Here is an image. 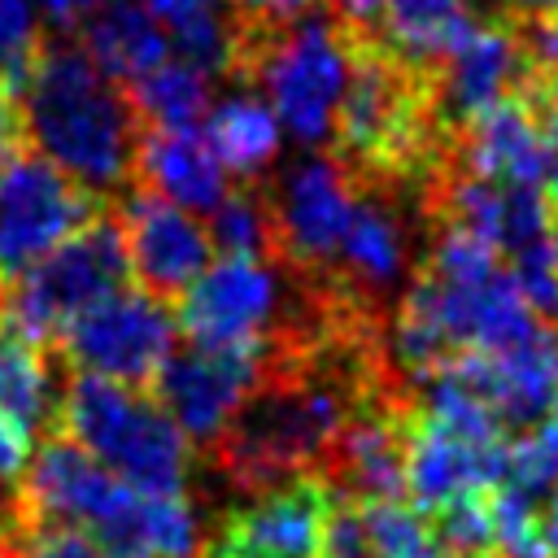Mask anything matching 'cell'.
I'll return each mask as SVG.
<instances>
[{"instance_id":"1","label":"cell","mask_w":558,"mask_h":558,"mask_svg":"<svg viewBox=\"0 0 558 558\" xmlns=\"http://www.w3.org/2000/svg\"><path fill=\"white\" fill-rule=\"evenodd\" d=\"M536 331L541 323L510 266L475 235L445 227L423 279L392 318L388 353L405 375L432 379L462 357L514 349Z\"/></svg>"},{"instance_id":"2","label":"cell","mask_w":558,"mask_h":558,"mask_svg":"<svg viewBox=\"0 0 558 558\" xmlns=\"http://www.w3.org/2000/svg\"><path fill=\"white\" fill-rule=\"evenodd\" d=\"M26 144L70 174L83 192H113L131 179L140 153V118L131 96L100 74L83 44H44L17 87Z\"/></svg>"},{"instance_id":"3","label":"cell","mask_w":558,"mask_h":558,"mask_svg":"<svg viewBox=\"0 0 558 558\" xmlns=\"http://www.w3.org/2000/svg\"><path fill=\"white\" fill-rule=\"evenodd\" d=\"M357 410V388L336 366L283 362L266 371L262 388L214 445L218 475L240 493L314 475L318 462H331Z\"/></svg>"},{"instance_id":"4","label":"cell","mask_w":558,"mask_h":558,"mask_svg":"<svg viewBox=\"0 0 558 558\" xmlns=\"http://www.w3.org/2000/svg\"><path fill=\"white\" fill-rule=\"evenodd\" d=\"M506 432L475 401V392L440 371L427 379L423 410L405 418V493L423 514H449L488 501L501 484Z\"/></svg>"},{"instance_id":"5","label":"cell","mask_w":558,"mask_h":558,"mask_svg":"<svg viewBox=\"0 0 558 558\" xmlns=\"http://www.w3.org/2000/svg\"><path fill=\"white\" fill-rule=\"evenodd\" d=\"M61 436L96 458L135 493H183L192 475V445L157 397L74 375L61 392Z\"/></svg>"},{"instance_id":"6","label":"cell","mask_w":558,"mask_h":558,"mask_svg":"<svg viewBox=\"0 0 558 558\" xmlns=\"http://www.w3.org/2000/svg\"><path fill=\"white\" fill-rule=\"evenodd\" d=\"M353 65L357 52L331 17H301L279 26V35H270L257 52V83L283 135L305 148H323L340 126Z\"/></svg>"},{"instance_id":"7","label":"cell","mask_w":558,"mask_h":558,"mask_svg":"<svg viewBox=\"0 0 558 558\" xmlns=\"http://www.w3.org/2000/svg\"><path fill=\"white\" fill-rule=\"evenodd\" d=\"M126 279H131V262L118 218L96 214L61 248H52L44 262H35L13 279L4 296L9 327L39 344L61 340L74 318H83L92 305L126 288Z\"/></svg>"},{"instance_id":"8","label":"cell","mask_w":558,"mask_h":558,"mask_svg":"<svg viewBox=\"0 0 558 558\" xmlns=\"http://www.w3.org/2000/svg\"><path fill=\"white\" fill-rule=\"evenodd\" d=\"M174 336H179L174 310L161 296L126 283L65 327L61 353L74 366V375L144 388L174 353Z\"/></svg>"},{"instance_id":"9","label":"cell","mask_w":558,"mask_h":558,"mask_svg":"<svg viewBox=\"0 0 558 558\" xmlns=\"http://www.w3.org/2000/svg\"><path fill=\"white\" fill-rule=\"evenodd\" d=\"M96 218L92 192L31 144L0 148V275H22Z\"/></svg>"},{"instance_id":"10","label":"cell","mask_w":558,"mask_h":558,"mask_svg":"<svg viewBox=\"0 0 558 558\" xmlns=\"http://www.w3.org/2000/svg\"><path fill=\"white\" fill-rule=\"evenodd\" d=\"M288 283L270 257H214L179 296V327L196 344L266 349L283 323Z\"/></svg>"},{"instance_id":"11","label":"cell","mask_w":558,"mask_h":558,"mask_svg":"<svg viewBox=\"0 0 558 558\" xmlns=\"http://www.w3.org/2000/svg\"><path fill=\"white\" fill-rule=\"evenodd\" d=\"M266 349H218V344H174L153 388L174 427L201 445H218L235 423L244 401L266 379Z\"/></svg>"},{"instance_id":"12","label":"cell","mask_w":558,"mask_h":558,"mask_svg":"<svg viewBox=\"0 0 558 558\" xmlns=\"http://www.w3.org/2000/svg\"><path fill=\"white\" fill-rule=\"evenodd\" d=\"M331 510L336 497L327 475H301L248 493L244 506L222 514L209 536V558H323Z\"/></svg>"},{"instance_id":"13","label":"cell","mask_w":558,"mask_h":558,"mask_svg":"<svg viewBox=\"0 0 558 558\" xmlns=\"http://www.w3.org/2000/svg\"><path fill=\"white\" fill-rule=\"evenodd\" d=\"M118 231L126 244L131 275L153 296H183L214 262V240L205 218L153 196L148 187L122 201Z\"/></svg>"},{"instance_id":"14","label":"cell","mask_w":558,"mask_h":558,"mask_svg":"<svg viewBox=\"0 0 558 558\" xmlns=\"http://www.w3.org/2000/svg\"><path fill=\"white\" fill-rule=\"evenodd\" d=\"M357 209V192L344 174L340 161L310 153L292 161L270 201V222H275V244L305 266H327L336 262V248L344 240V227Z\"/></svg>"},{"instance_id":"15","label":"cell","mask_w":558,"mask_h":558,"mask_svg":"<svg viewBox=\"0 0 558 558\" xmlns=\"http://www.w3.org/2000/svg\"><path fill=\"white\" fill-rule=\"evenodd\" d=\"M453 371L475 401L497 418V427H532L558 410V331L541 327L514 349L484 353V357H462Z\"/></svg>"},{"instance_id":"16","label":"cell","mask_w":558,"mask_h":558,"mask_svg":"<svg viewBox=\"0 0 558 558\" xmlns=\"http://www.w3.org/2000/svg\"><path fill=\"white\" fill-rule=\"evenodd\" d=\"M340 144L353 157L384 161L397 157L414 135V100L401 70L388 57H357L344 105H340Z\"/></svg>"},{"instance_id":"17","label":"cell","mask_w":558,"mask_h":558,"mask_svg":"<svg viewBox=\"0 0 558 558\" xmlns=\"http://www.w3.org/2000/svg\"><path fill=\"white\" fill-rule=\"evenodd\" d=\"M462 161L471 179L501 183V187H527V192H541L554 166L532 109L519 105L514 96L466 122Z\"/></svg>"},{"instance_id":"18","label":"cell","mask_w":558,"mask_h":558,"mask_svg":"<svg viewBox=\"0 0 558 558\" xmlns=\"http://www.w3.org/2000/svg\"><path fill=\"white\" fill-rule=\"evenodd\" d=\"M135 170L144 174L153 196H161L196 218H209L231 196V179H227L222 161L214 157L201 126L196 131H144Z\"/></svg>"},{"instance_id":"19","label":"cell","mask_w":558,"mask_h":558,"mask_svg":"<svg viewBox=\"0 0 558 558\" xmlns=\"http://www.w3.org/2000/svg\"><path fill=\"white\" fill-rule=\"evenodd\" d=\"M449 214H453L449 227L475 235L501 262L519 257L527 244H536L541 235H549L558 227L554 222V209H549V201L541 192L501 187V183H484V179H471V174H462L453 183Z\"/></svg>"},{"instance_id":"20","label":"cell","mask_w":558,"mask_h":558,"mask_svg":"<svg viewBox=\"0 0 558 558\" xmlns=\"http://www.w3.org/2000/svg\"><path fill=\"white\" fill-rule=\"evenodd\" d=\"M523 48L506 26L475 22L466 39L445 57V78H440V109L449 118H480L484 109L510 100L514 78L523 74Z\"/></svg>"},{"instance_id":"21","label":"cell","mask_w":558,"mask_h":558,"mask_svg":"<svg viewBox=\"0 0 558 558\" xmlns=\"http://www.w3.org/2000/svg\"><path fill=\"white\" fill-rule=\"evenodd\" d=\"M83 52L100 65V74L109 83H118L126 92L174 57L170 39L161 35V26L144 0H105L83 22Z\"/></svg>"},{"instance_id":"22","label":"cell","mask_w":558,"mask_h":558,"mask_svg":"<svg viewBox=\"0 0 558 558\" xmlns=\"http://www.w3.org/2000/svg\"><path fill=\"white\" fill-rule=\"evenodd\" d=\"M331 471L357 501H397L405 493V418L362 405L331 453Z\"/></svg>"},{"instance_id":"23","label":"cell","mask_w":558,"mask_h":558,"mask_svg":"<svg viewBox=\"0 0 558 558\" xmlns=\"http://www.w3.org/2000/svg\"><path fill=\"white\" fill-rule=\"evenodd\" d=\"M205 140L214 148V157L222 161L227 179H262L283 144V126L275 118V109L262 100V92H227L222 100H214L209 118H205Z\"/></svg>"},{"instance_id":"24","label":"cell","mask_w":558,"mask_h":558,"mask_svg":"<svg viewBox=\"0 0 558 558\" xmlns=\"http://www.w3.org/2000/svg\"><path fill=\"white\" fill-rule=\"evenodd\" d=\"M157 17L170 52L192 61L196 70L227 74L244 57V35L235 22V0H144Z\"/></svg>"},{"instance_id":"25","label":"cell","mask_w":558,"mask_h":558,"mask_svg":"<svg viewBox=\"0 0 558 558\" xmlns=\"http://www.w3.org/2000/svg\"><path fill=\"white\" fill-rule=\"evenodd\" d=\"M61 392L52 353L13 327H0V410L35 436L57 427Z\"/></svg>"},{"instance_id":"26","label":"cell","mask_w":558,"mask_h":558,"mask_svg":"<svg viewBox=\"0 0 558 558\" xmlns=\"http://www.w3.org/2000/svg\"><path fill=\"white\" fill-rule=\"evenodd\" d=\"M410 262V235L401 227V218L379 205V201H362L344 227V240L336 248V266L366 292H388L401 283Z\"/></svg>"},{"instance_id":"27","label":"cell","mask_w":558,"mask_h":558,"mask_svg":"<svg viewBox=\"0 0 558 558\" xmlns=\"http://www.w3.org/2000/svg\"><path fill=\"white\" fill-rule=\"evenodd\" d=\"M375 26L384 31V44L397 61L436 65L466 39L475 17L466 0H384Z\"/></svg>"},{"instance_id":"28","label":"cell","mask_w":558,"mask_h":558,"mask_svg":"<svg viewBox=\"0 0 558 558\" xmlns=\"http://www.w3.org/2000/svg\"><path fill=\"white\" fill-rule=\"evenodd\" d=\"M131 109L148 131H196L214 109V78L183 57H170L131 92Z\"/></svg>"},{"instance_id":"29","label":"cell","mask_w":558,"mask_h":558,"mask_svg":"<svg viewBox=\"0 0 558 558\" xmlns=\"http://www.w3.org/2000/svg\"><path fill=\"white\" fill-rule=\"evenodd\" d=\"M497 493L536 506L541 497L558 493V410L532 427H523L514 440H506L501 484Z\"/></svg>"},{"instance_id":"30","label":"cell","mask_w":558,"mask_h":558,"mask_svg":"<svg viewBox=\"0 0 558 558\" xmlns=\"http://www.w3.org/2000/svg\"><path fill=\"white\" fill-rule=\"evenodd\" d=\"M371 558H449L436 527L405 501H357Z\"/></svg>"},{"instance_id":"31","label":"cell","mask_w":558,"mask_h":558,"mask_svg":"<svg viewBox=\"0 0 558 558\" xmlns=\"http://www.w3.org/2000/svg\"><path fill=\"white\" fill-rule=\"evenodd\" d=\"M214 248H222V257H266L275 248V222H270V205L257 192H235L205 218Z\"/></svg>"},{"instance_id":"32","label":"cell","mask_w":558,"mask_h":558,"mask_svg":"<svg viewBox=\"0 0 558 558\" xmlns=\"http://www.w3.org/2000/svg\"><path fill=\"white\" fill-rule=\"evenodd\" d=\"M39 9L35 0H0V83H9L13 92L22 87V78L31 74L35 57H39Z\"/></svg>"},{"instance_id":"33","label":"cell","mask_w":558,"mask_h":558,"mask_svg":"<svg viewBox=\"0 0 558 558\" xmlns=\"http://www.w3.org/2000/svg\"><path fill=\"white\" fill-rule=\"evenodd\" d=\"M0 558H100V549L78 527L48 523V519H26L22 532L0 549Z\"/></svg>"},{"instance_id":"34","label":"cell","mask_w":558,"mask_h":558,"mask_svg":"<svg viewBox=\"0 0 558 558\" xmlns=\"http://www.w3.org/2000/svg\"><path fill=\"white\" fill-rule=\"evenodd\" d=\"M523 65L527 70H541L545 78H558V13H545V17H532L523 39Z\"/></svg>"},{"instance_id":"35","label":"cell","mask_w":558,"mask_h":558,"mask_svg":"<svg viewBox=\"0 0 558 558\" xmlns=\"http://www.w3.org/2000/svg\"><path fill=\"white\" fill-rule=\"evenodd\" d=\"M26 471H31V432L0 410V484L17 488Z\"/></svg>"},{"instance_id":"36","label":"cell","mask_w":558,"mask_h":558,"mask_svg":"<svg viewBox=\"0 0 558 558\" xmlns=\"http://www.w3.org/2000/svg\"><path fill=\"white\" fill-rule=\"evenodd\" d=\"M314 0H240V9L266 26H288V22H301L310 13Z\"/></svg>"},{"instance_id":"37","label":"cell","mask_w":558,"mask_h":558,"mask_svg":"<svg viewBox=\"0 0 558 558\" xmlns=\"http://www.w3.org/2000/svg\"><path fill=\"white\" fill-rule=\"evenodd\" d=\"M100 4H105V0H35L39 17H44V22H52V26H61V31L83 26Z\"/></svg>"},{"instance_id":"38","label":"cell","mask_w":558,"mask_h":558,"mask_svg":"<svg viewBox=\"0 0 558 558\" xmlns=\"http://www.w3.org/2000/svg\"><path fill=\"white\" fill-rule=\"evenodd\" d=\"M532 118H536V126H541V140H545L549 157L558 161V78H549V83L541 87V96H536V109H532Z\"/></svg>"},{"instance_id":"39","label":"cell","mask_w":558,"mask_h":558,"mask_svg":"<svg viewBox=\"0 0 558 558\" xmlns=\"http://www.w3.org/2000/svg\"><path fill=\"white\" fill-rule=\"evenodd\" d=\"M31 519L26 501H22V488H4L0 484V549L22 532V523Z\"/></svg>"},{"instance_id":"40","label":"cell","mask_w":558,"mask_h":558,"mask_svg":"<svg viewBox=\"0 0 558 558\" xmlns=\"http://www.w3.org/2000/svg\"><path fill=\"white\" fill-rule=\"evenodd\" d=\"M22 144V113H17V92L0 83V148Z\"/></svg>"},{"instance_id":"41","label":"cell","mask_w":558,"mask_h":558,"mask_svg":"<svg viewBox=\"0 0 558 558\" xmlns=\"http://www.w3.org/2000/svg\"><path fill=\"white\" fill-rule=\"evenodd\" d=\"M336 13L349 26H375L379 13H384V0H336Z\"/></svg>"},{"instance_id":"42","label":"cell","mask_w":558,"mask_h":558,"mask_svg":"<svg viewBox=\"0 0 558 558\" xmlns=\"http://www.w3.org/2000/svg\"><path fill=\"white\" fill-rule=\"evenodd\" d=\"M541 541H545V558H558V493L541 510Z\"/></svg>"},{"instance_id":"43","label":"cell","mask_w":558,"mask_h":558,"mask_svg":"<svg viewBox=\"0 0 558 558\" xmlns=\"http://www.w3.org/2000/svg\"><path fill=\"white\" fill-rule=\"evenodd\" d=\"M519 9H527L532 17H545V13H558V0H514Z\"/></svg>"},{"instance_id":"44","label":"cell","mask_w":558,"mask_h":558,"mask_svg":"<svg viewBox=\"0 0 558 558\" xmlns=\"http://www.w3.org/2000/svg\"><path fill=\"white\" fill-rule=\"evenodd\" d=\"M545 187H549V205L558 209V161L549 166V179H545Z\"/></svg>"},{"instance_id":"45","label":"cell","mask_w":558,"mask_h":558,"mask_svg":"<svg viewBox=\"0 0 558 558\" xmlns=\"http://www.w3.org/2000/svg\"><path fill=\"white\" fill-rule=\"evenodd\" d=\"M0 305H4V283H0Z\"/></svg>"}]
</instances>
